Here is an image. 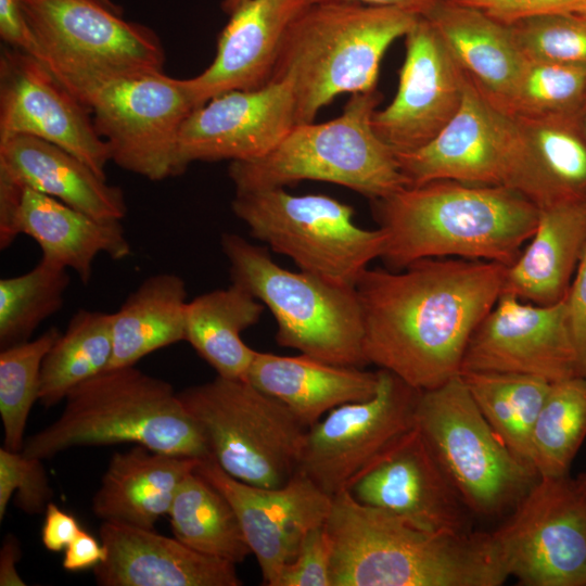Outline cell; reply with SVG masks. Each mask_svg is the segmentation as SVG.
Returning <instances> with one entry per match:
<instances>
[{
	"instance_id": "cell-38",
	"label": "cell",
	"mask_w": 586,
	"mask_h": 586,
	"mask_svg": "<svg viewBox=\"0 0 586 586\" xmlns=\"http://www.w3.org/2000/svg\"><path fill=\"white\" fill-rule=\"evenodd\" d=\"M60 335L51 327L34 340L1 349L0 415L7 449H23L27 419L38 400L42 361Z\"/></svg>"
},
{
	"instance_id": "cell-9",
	"label": "cell",
	"mask_w": 586,
	"mask_h": 586,
	"mask_svg": "<svg viewBox=\"0 0 586 586\" xmlns=\"http://www.w3.org/2000/svg\"><path fill=\"white\" fill-rule=\"evenodd\" d=\"M416 426L470 512L512 510L539 475L494 432L460 374L420 391Z\"/></svg>"
},
{
	"instance_id": "cell-22",
	"label": "cell",
	"mask_w": 586,
	"mask_h": 586,
	"mask_svg": "<svg viewBox=\"0 0 586 586\" xmlns=\"http://www.w3.org/2000/svg\"><path fill=\"white\" fill-rule=\"evenodd\" d=\"M105 558L93 568L100 586H240L235 564L199 552L154 530L102 521Z\"/></svg>"
},
{
	"instance_id": "cell-16",
	"label": "cell",
	"mask_w": 586,
	"mask_h": 586,
	"mask_svg": "<svg viewBox=\"0 0 586 586\" xmlns=\"http://www.w3.org/2000/svg\"><path fill=\"white\" fill-rule=\"evenodd\" d=\"M566 297L537 305L501 294L472 333L460 373H519L550 383L583 374Z\"/></svg>"
},
{
	"instance_id": "cell-2",
	"label": "cell",
	"mask_w": 586,
	"mask_h": 586,
	"mask_svg": "<svg viewBox=\"0 0 586 586\" xmlns=\"http://www.w3.org/2000/svg\"><path fill=\"white\" fill-rule=\"evenodd\" d=\"M324 527L332 586H499L509 577L491 533H435L357 501L332 497Z\"/></svg>"
},
{
	"instance_id": "cell-50",
	"label": "cell",
	"mask_w": 586,
	"mask_h": 586,
	"mask_svg": "<svg viewBox=\"0 0 586 586\" xmlns=\"http://www.w3.org/2000/svg\"><path fill=\"white\" fill-rule=\"evenodd\" d=\"M441 0H308L319 2H355L373 7L395 8L420 17H425Z\"/></svg>"
},
{
	"instance_id": "cell-5",
	"label": "cell",
	"mask_w": 586,
	"mask_h": 586,
	"mask_svg": "<svg viewBox=\"0 0 586 586\" xmlns=\"http://www.w3.org/2000/svg\"><path fill=\"white\" fill-rule=\"evenodd\" d=\"M64 400L59 418L25 440V456L43 460L72 447L133 443L176 456L209 457L173 385L135 366L104 370Z\"/></svg>"
},
{
	"instance_id": "cell-33",
	"label": "cell",
	"mask_w": 586,
	"mask_h": 586,
	"mask_svg": "<svg viewBox=\"0 0 586 586\" xmlns=\"http://www.w3.org/2000/svg\"><path fill=\"white\" fill-rule=\"evenodd\" d=\"M168 515L174 536L199 552L234 564L252 555L233 507L195 469L181 481Z\"/></svg>"
},
{
	"instance_id": "cell-55",
	"label": "cell",
	"mask_w": 586,
	"mask_h": 586,
	"mask_svg": "<svg viewBox=\"0 0 586 586\" xmlns=\"http://www.w3.org/2000/svg\"><path fill=\"white\" fill-rule=\"evenodd\" d=\"M576 13H579V14H582V15H584L586 17V7H584L582 10H579Z\"/></svg>"
},
{
	"instance_id": "cell-25",
	"label": "cell",
	"mask_w": 586,
	"mask_h": 586,
	"mask_svg": "<svg viewBox=\"0 0 586 586\" xmlns=\"http://www.w3.org/2000/svg\"><path fill=\"white\" fill-rule=\"evenodd\" d=\"M528 241L507 267L501 294L537 305L563 301L586 243V199L540 207Z\"/></svg>"
},
{
	"instance_id": "cell-46",
	"label": "cell",
	"mask_w": 586,
	"mask_h": 586,
	"mask_svg": "<svg viewBox=\"0 0 586 586\" xmlns=\"http://www.w3.org/2000/svg\"><path fill=\"white\" fill-rule=\"evenodd\" d=\"M78 521L71 513L50 501L44 510L41 540L50 551L65 549L80 531Z\"/></svg>"
},
{
	"instance_id": "cell-48",
	"label": "cell",
	"mask_w": 586,
	"mask_h": 586,
	"mask_svg": "<svg viewBox=\"0 0 586 586\" xmlns=\"http://www.w3.org/2000/svg\"><path fill=\"white\" fill-rule=\"evenodd\" d=\"M105 558V549L94 536L80 530L65 548L62 560L64 570L77 572L94 568Z\"/></svg>"
},
{
	"instance_id": "cell-42",
	"label": "cell",
	"mask_w": 586,
	"mask_h": 586,
	"mask_svg": "<svg viewBox=\"0 0 586 586\" xmlns=\"http://www.w3.org/2000/svg\"><path fill=\"white\" fill-rule=\"evenodd\" d=\"M332 543L324 524L310 530L275 586H332Z\"/></svg>"
},
{
	"instance_id": "cell-36",
	"label": "cell",
	"mask_w": 586,
	"mask_h": 586,
	"mask_svg": "<svg viewBox=\"0 0 586 586\" xmlns=\"http://www.w3.org/2000/svg\"><path fill=\"white\" fill-rule=\"evenodd\" d=\"M585 437L586 375L551 383L532 440V462L538 475H568Z\"/></svg>"
},
{
	"instance_id": "cell-14",
	"label": "cell",
	"mask_w": 586,
	"mask_h": 586,
	"mask_svg": "<svg viewBox=\"0 0 586 586\" xmlns=\"http://www.w3.org/2000/svg\"><path fill=\"white\" fill-rule=\"evenodd\" d=\"M374 395L343 404L307 429L297 472L333 497L416 425L420 391L385 369Z\"/></svg>"
},
{
	"instance_id": "cell-17",
	"label": "cell",
	"mask_w": 586,
	"mask_h": 586,
	"mask_svg": "<svg viewBox=\"0 0 586 586\" xmlns=\"http://www.w3.org/2000/svg\"><path fill=\"white\" fill-rule=\"evenodd\" d=\"M16 135L59 145L106 179L110 150L88 106L37 60L5 48L0 56V139Z\"/></svg>"
},
{
	"instance_id": "cell-6",
	"label": "cell",
	"mask_w": 586,
	"mask_h": 586,
	"mask_svg": "<svg viewBox=\"0 0 586 586\" xmlns=\"http://www.w3.org/2000/svg\"><path fill=\"white\" fill-rule=\"evenodd\" d=\"M377 90L352 94L341 115L295 125L267 154L233 161L228 175L235 191L279 188L315 180L380 200L408 186L396 153L372 128Z\"/></svg>"
},
{
	"instance_id": "cell-30",
	"label": "cell",
	"mask_w": 586,
	"mask_h": 586,
	"mask_svg": "<svg viewBox=\"0 0 586 586\" xmlns=\"http://www.w3.org/2000/svg\"><path fill=\"white\" fill-rule=\"evenodd\" d=\"M577 115L513 116L526 149L519 192L538 208L586 199V137Z\"/></svg>"
},
{
	"instance_id": "cell-45",
	"label": "cell",
	"mask_w": 586,
	"mask_h": 586,
	"mask_svg": "<svg viewBox=\"0 0 586 586\" xmlns=\"http://www.w3.org/2000/svg\"><path fill=\"white\" fill-rule=\"evenodd\" d=\"M566 300L582 371L586 375V243Z\"/></svg>"
},
{
	"instance_id": "cell-51",
	"label": "cell",
	"mask_w": 586,
	"mask_h": 586,
	"mask_svg": "<svg viewBox=\"0 0 586 586\" xmlns=\"http://www.w3.org/2000/svg\"><path fill=\"white\" fill-rule=\"evenodd\" d=\"M245 1L247 0H224L221 2V9L224 10L225 13L230 15L238 8H240Z\"/></svg>"
},
{
	"instance_id": "cell-8",
	"label": "cell",
	"mask_w": 586,
	"mask_h": 586,
	"mask_svg": "<svg viewBox=\"0 0 586 586\" xmlns=\"http://www.w3.org/2000/svg\"><path fill=\"white\" fill-rule=\"evenodd\" d=\"M177 394L209 457L234 479L279 487L297 472L308 428L277 398L246 380L219 375Z\"/></svg>"
},
{
	"instance_id": "cell-3",
	"label": "cell",
	"mask_w": 586,
	"mask_h": 586,
	"mask_svg": "<svg viewBox=\"0 0 586 586\" xmlns=\"http://www.w3.org/2000/svg\"><path fill=\"white\" fill-rule=\"evenodd\" d=\"M373 213L385 234L380 258L397 271L437 257L509 267L533 235L539 208L507 187L434 180L374 200Z\"/></svg>"
},
{
	"instance_id": "cell-27",
	"label": "cell",
	"mask_w": 586,
	"mask_h": 586,
	"mask_svg": "<svg viewBox=\"0 0 586 586\" xmlns=\"http://www.w3.org/2000/svg\"><path fill=\"white\" fill-rule=\"evenodd\" d=\"M201 459L151 450L141 445L115 453L92 497L102 521L154 530L168 514L175 494Z\"/></svg>"
},
{
	"instance_id": "cell-7",
	"label": "cell",
	"mask_w": 586,
	"mask_h": 586,
	"mask_svg": "<svg viewBox=\"0 0 586 586\" xmlns=\"http://www.w3.org/2000/svg\"><path fill=\"white\" fill-rule=\"evenodd\" d=\"M220 245L231 283L250 292L275 317L280 346L332 365H368L355 288L284 269L264 247L235 233H222Z\"/></svg>"
},
{
	"instance_id": "cell-12",
	"label": "cell",
	"mask_w": 586,
	"mask_h": 586,
	"mask_svg": "<svg viewBox=\"0 0 586 586\" xmlns=\"http://www.w3.org/2000/svg\"><path fill=\"white\" fill-rule=\"evenodd\" d=\"M118 167L152 181L178 176L181 127L196 107L187 79L163 71L120 78L86 101Z\"/></svg>"
},
{
	"instance_id": "cell-18",
	"label": "cell",
	"mask_w": 586,
	"mask_h": 586,
	"mask_svg": "<svg viewBox=\"0 0 586 586\" xmlns=\"http://www.w3.org/2000/svg\"><path fill=\"white\" fill-rule=\"evenodd\" d=\"M406 54L392 102L372 115V128L395 153L434 139L462 103L467 76L426 17L406 34Z\"/></svg>"
},
{
	"instance_id": "cell-41",
	"label": "cell",
	"mask_w": 586,
	"mask_h": 586,
	"mask_svg": "<svg viewBox=\"0 0 586 586\" xmlns=\"http://www.w3.org/2000/svg\"><path fill=\"white\" fill-rule=\"evenodd\" d=\"M52 494L42 460L27 457L22 451L0 448L1 521L12 497L25 513L37 514L44 512Z\"/></svg>"
},
{
	"instance_id": "cell-49",
	"label": "cell",
	"mask_w": 586,
	"mask_h": 586,
	"mask_svg": "<svg viewBox=\"0 0 586 586\" xmlns=\"http://www.w3.org/2000/svg\"><path fill=\"white\" fill-rule=\"evenodd\" d=\"M21 557V547L16 537L9 534L3 539L0 550V585L24 586L26 583L17 572L16 564Z\"/></svg>"
},
{
	"instance_id": "cell-40",
	"label": "cell",
	"mask_w": 586,
	"mask_h": 586,
	"mask_svg": "<svg viewBox=\"0 0 586 586\" xmlns=\"http://www.w3.org/2000/svg\"><path fill=\"white\" fill-rule=\"evenodd\" d=\"M528 61L586 67V17L576 12L556 13L510 24Z\"/></svg>"
},
{
	"instance_id": "cell-52",
	"label": "cell",
	"mask_w": 586,
	"mask_h": 586,
	"mask_svg": "<svg viewBox=\"0 0 586 586\" xmlns=\"http://www.w3.org/2000/svg\"><path fill=\"white\" fill-rule=\"evenodd\" d=\"M578 123L581 125V128L586 137V102L584 103L583 107L581 109L578 115Z\"/></svg>"
},
{
	"instance_id": "cell-54",
	"label": "cell",
	"mask_w": 586,
	"mask_h": 586,
	"mask_svg": "<svg viewBox=\"0 0 586 586\" xmlns=\"http://www.w3.org/2000/svg\"><path fill=\"white\" fill-rule=\"evenodd\" d=\"M575 480L586 496V473L579 474Z\"/></svg>"
},
{
	"instance_id": "cell-21",
	"label": "cell",
	"mask_w": 586,
	"mask_h": 586,
	"mask_svg": "<svg viewBox=\"0 0 586 586\" xmlns=\"http://www.w3.org/2000/svg\"><path fill=\"white\" fill-rule=\"evenodd\" d=\"M347 491L360 504L435 533L471 532L469 509L415 425Z\"/></svg>"
},
{
	"instance_id": "cell-37",
	"label": "cell",
	"mask_w": 586,
	"mask_h": 586,
	"mask_svg": "<svg viewBox=\"0 0 586 586\" xmlns=\"http://www.w3.org/2000/svg\"><path fill=\"white\" fill-rule=\"evenodd\" d=\"M71 278L67 268L41 257L29 271L0 280V347L27 342L62 308Z\"/></svg>"
},
{
	"instance_id": "cell-26",
	"label": "cell",
	"mask_w": 586,
	"mask_h": 586,
	"mask_svg": "<svg viewBox=\"0 0 586 586\" xmlns=\"http://www.w3.org/2000/svg\"><path fill=\"white\" fill-rule=\"evenodd\" d=\"M280 400L306 428L343 404L372 397L378 371L332 365L310 356L257 352L245 378Z\"/></svg>"
},
{
	"instance_id": "cell-29",
	"label": "cell",
	"mask_w": 586,
	"mask_h": 586,
	"mask_svg": "<svg viewBox=\"0 0 586 586\" xmlns=\"http://www.w3.org/2000/svg\"><path fill=\"white\" fill-rule=\"evenodd\" d=\"M17 227L20 234L37 242L42 257L74 270L82 284L89 283L99 254L114 260L131 254L120 221L95 219L27 187L22 190Z\"/></svg>"
},
{
	"instance_id": "cell-44",
	"label": "cell",
	"mask_w": 586,
	"mask_h": 586,
	"mask_svg": "<svg viewBox=\"0 0 586 586\" xmlns=\"http://www.w3.org/2000/svg\"><path fill=\"white\" fill-rule=\"evenodd\" d=\"M0 36L11 48L44 65V51L25 14L22 0H0Z\"/></svg>"
},
{
	"instance_id": "cell-19",
	"label": "cell",
	"mask_w": 586,
	"mask_h": 586,
	"mask_svg": "<svg viewBox=\"0 0 586 586\" xmlns=\"http://www.w3.org/2000/svg\"><path fill=\"white\" fill-rule=\"evenodd\" d=\"M295 125V98L288 79L217 95L195 107L181 127L177 146L178 176L195 162L258 158L272 150Z\"/></svg>"
},
{
	"instance_id": "cell-11",
	"label": "cell",
	"mask_w": 586,
	"mask_h": 586,
	"mask_svg": "<svg viewBox=\"0 0 586 586\" xmlns=\"http://www.w3.org/2000/svg\"><path fill=\"white\" fill-rule=\"evenodd\" d=\"M22 4L44 51V66L85 105L109 82L163 71L165 52L158 36L95 0Z\"/></svg>"
},
{
	"instance_id": "cell-10",
	"label": "cell",
	"mask_w": 586,
	"mask_h": 586,
	"mask_svg": "<svg viewBox=\"0 0 586 586\" xmlns=\"http://www.w3.org/2000/svg\"><path fill=\"white\" fill-rule=\"evenodd\" d=\"M231 208L253 238L336 285L355 288L383 252L382 229L357 226L351 205L324 194L296 195L283 187L235 191Z\"/></svg>"
},
{
	"instance_id": "cell-4",
	"label": "cell",
	"mask_w": 586,
	"mask_h": 586,
	"mask_svg": "<svg viewBox=\"0 0 586 586\" xmlns=\"http://www.w3.org/2000/svg\"><path fill=\"white\" fill-rule=\"evenodd\" d=\"M419 17L355 2L306 5L285 31L270 79L292 84L297 125L340 94L375 90L385 51Z\"/></svg>"
},
{
	"instance_id": "cell-43",
	"label": "cell",
	"mask_w": 586,
	"mask_h": 586,
	"mask_svg": "<svg viewBox=\"0 0 586 586\" xmlns=\"http://www.w3.org/2000/svg\"><path fill=\"white\" fill-rule=\"evenodd\" d=\"M453 3L476 9L492 18L510 25L526 18L578 12L586 7V0H447Z\"/></svg>"
},
{
	"instance_id": "cell-20",
	"label": "cell",
	"mask_w": 586,
	"mask_h": 586,
	"mask_svg": "<svg viewBox=\"0 0 586 586\" xmlns=\"http://www.w3.org/2000/svg\"><path fill=\"white\" fill-rule=\"evenodd\" d=\"M195 471L233 507L267 586L276 585L306 534L330 513L332 497L300 472L282 486L262 487L234 479L211 457L201 459Z\"/></svg>"
},
{
	"instance_id": "cell-23",
	"label": "cell",
	"mask_w": 586,
	"mask_h": 586,
	"mask_svg": "<svg viewBox=\"0 0 586 586\" xmlns=\"http://www.w3.org/2000/svg\"><path fill=\"white\" fill-rule=\"evenodd\" d=\"M308 4V0H247L231 13L214 61L187 79L196 107L222 93L268 84L289 25Z\"/></svg>"
},
{
	"instance_id": "cell-39",
	"label": "cell",
	"mask_w": 586,
	"mask_h": 586,
	"mask_svg": "<svg viewBox=\"0 0 586 586\" xmlns=\"http://www.w3.org/2000/svg\"><path fill=\"white\" fill-rule=\"evenodd\" d=\"M585 102V66L527 60L504 112L518 117L577 115Z\"/></svg>"
},
{
	"instance_id": "cell-1",
	"label": "cell",
	"mask_w": 586,
	"mask_h": 586,
	"mask_svg": "<svg viewBox=\"0 0 586 586\" xmlns=\"http://www.w3.org/2000/svg\"><path fill=\"white\" fill-rule=\"evenodd\" d=\"M507 266L437 257L402 270L367 268L356 282L368 364L418 391L460 374L468 342L502 293Z\"/></svg>"
},
{
	"instance_id": "cell-24",
	"label": "cell",
	"mask_w": 586,
	"mask_h": 586,
	"mask_svg": "<svg viewBox=\"0 0 586 586\" xmlns=\"http://www.w3.org/2000/svg\"><path fill=\"white\" fill-rule=\"evenodd\" d=\"M0 175L99 220L120 221L127 215L119 187L107 183L68 151L37 137L0 139Z\"/></svg>"
},
{
	"instance_id": "cell-47",
	"label": "cell",
	"mask_w": 586,
	"mask_h": 586,
	"mask_svg": "<svg viewBox=\"0 0 586 586\" xmlns=\"http://www.w3.org/2000/svg\"><path fill=\"white\" fill-rule=\"evenodd\" d=\"M23 186L0 175V249L7 250L20 235L17 215Z\"/></svg>"
},
{
	"instance_id": "cell-28",
	"label": "cell",
	"mask_w": 586,
	"mask_h": 586,
	"mask_svg": "<svg viewBox=\"0 0 586 586\" xmlns=\"http://www.w3.org/2000/svg\"><path fill=\"white\" fill-rule=\"evenodd\" d=\"M425 17L463 73L504 111L527 61L510 25L447 0H441Z\"/></svg>"
},
{
	"instance_id": "cell-32",
	"label": "cell",
	"mask_w": 586,
	"mask_h": 586,
	"mask_svg": "<svg viewBox=\"0 0 586 586\" xmlns=\"http://www.w3.org/2000/svg\"><path fill=\"white\" fill-rule=\"evenodd\" d=\"M265 306L238 284L198 295L187 304V341L217 375L245 380L256 351L241 334L256 324Z\"/></svg>"
},
{
	"instance_id": "cell-53",
	"label": "cell",
	"mask_w": 586,
	"mask_h": 586,
	"mask_svg": "<svg viewBox=\"0 0 586 586\" xmlns=\"http://www.w3.org/2000/svg\"><path fill=\"white\" fill-rule=\"evenodd\" d=\"M95 1H98L102 5L109 8L110 10H112L114 12H117V13L122 14L120 7L118 4H116V3H114L112 0H95Z\"/></svg>"
},
{
	"instance_id": "cell-35",
	"label": "cell",
	"mask_w": 586,
	"mask_h": 586,
	"mask_svg": "<svg viewBox=\"0 0 586 586\" xmlns=\"http://www.w3.org/2000/svg\"><path fill=\"white\" fill-rule=\"evenodd\" d=\"M113 354L112 313L78 309L47 353L38 400L50 408L80 383L109 368Z\"/></svg>"
},
{
	"instance_id": "cell-34",
	"label": "cell",
	"mask_w": 586,
	"mask_h": 586,
	"mask_svg": "<svg viewBox=\"0 0 586 586\" xmlns=\"http://www.w3.org/2000/svg\"><path fill=\"white\" fill-rule=\"evenodd\" d=\"M460 375L502 443L520 460L534 467L533 433L551 383L537 377L508 372L466 371Z\"/></svg>"
},
{
	"instance_id": "cell-13",
	"label": "cell",
	"mask_w": 586,
	"mask_h": 586,
	"mask_svg": "<svg viewBox=\"0 0 586 586\" xmlns=\"http://www.w3.org/2000/svg\"><path fill=\"white\" fill-rule=\"evenodd\" d=\"M492 537L525 586H586V496L575 479L539 476Z\"/></svg>"
},
{
	"instance_id": "cell-15",
	"label": "cell",
	"mask_w": 586,
	"mask_h": 586,
	"mask_svg": "<svg viewBox=\"0 0 586 586\" xmlns=\"http://www.w3.org/2000/svg\"><path fill=\"white\" fill-rule=\"evenodd\" d=\"M396 157L408 186L454 180L518 191L525 142L514 117L467 76L462 103L451 120L425 145Z\"/></svg>"
},
{
	"instance_id": "cell-31",
	"label": "cell",
	"mask_w": 586,
	"mask_h": 586,
	"mask_svg": "<svg viewBox=\"0 0 586 586\" xmlns=\"http://www.w3.org/2000/svg\"><path fill=\"white\" fill-rule=\"evenodd\" d=\"M187 304L180 276L160 272L145 278L112 313L113 354L107 369L135 366L149 354L184 341Z\"/></svg>"
}]
</instances>
